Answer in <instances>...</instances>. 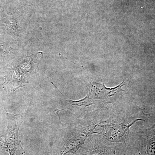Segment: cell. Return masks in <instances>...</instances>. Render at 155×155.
<instances>
[{
  "mask_svg": "<svg viewBox=\"0 0 155 155\" xmlns=\"http://www.w3.org/2000/svg\"><path fill=\"white\" fill-rule=\"evenodd\" d=\"M130 112L129 113L130 114ZM113 116L106 126V136L112 142H124L127 139L128 129L136 121L143 120L140 118L146 116L143 111L138 108L130 114Z\"/></svg>",
  "mask_w": 155,
  "mask_h": 155,
  "instance_id": "1",
  "label": "cell"
},
{
  "mask_svg": "<svg viewBox=\"0 0 155 155\" xmlns=\"http://www.w3.org/2000/svg\"><path fill=\"white\" fill-rule=\"evenodd\" d=\"M122 83L115 88H106L104 85H102L100 88V84L97 85V83H92L89 87V92L87 96L83 99L76 101H72V105L85 106L90 105L97 102L101 103L108 101L109 98L117 94V93L121 91Z\"/></svg>",
  "mask_w": 155,
  "mask_h": 155,
  "instance_id": "2",
  "label": "cell"
},
{
  "mask_svg": "<svg viewBox=\"0 0 155 155\" xmlns=\"http://www.w3.org/2000/svg\"><path fill=\"white\" fill-rule=\"evenodd\" d=\"M147 130L144 139V155H155V125Z\"/></svg>",
  "mask_w": 155,
  "mask_h": 155,
  "instance_id": "3",
  "label": "cell"
}]
</instances>
